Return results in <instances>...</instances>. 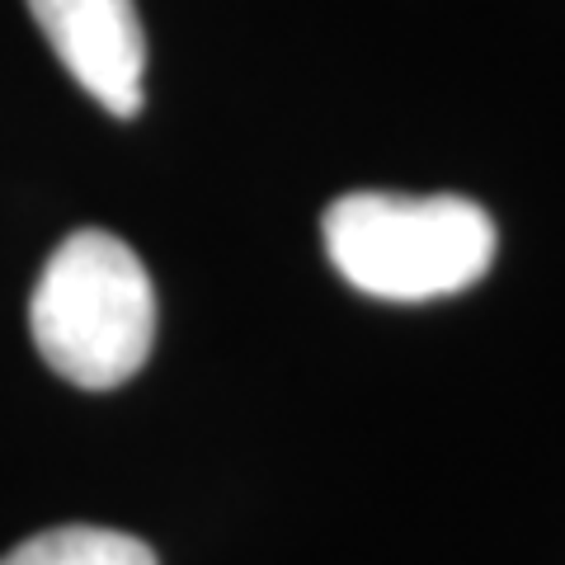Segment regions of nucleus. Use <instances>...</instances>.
I'll return each instance as SVG.
<instances>
[{"label": "nucleus", "instance_id": "7ed1b4c3", "mask_svg": "<svg viewBox=\"0 0 565 565\" xmlns=\"http://www.w3.org/2000/svg\"><path fill=\"white\" fill-rule=\"evenodd\" d=\"M29 10L85 95L114 118L141 114L147 33L137 20V0H29Z\"/></svg>", "mask_w": 565, "mask_h": 565}, {"label": "nucleus", "instance_id": "f257e3e1", "mask_svg": "<svg viewBox=\"0 0 565 565\" xmlns=\"http://www.w3.org/2000/svg\"><path fill=\"white\" fill-rule=\"evenodd\" d=\"M29 330L43 363L71 386H122L141 373L156 344V288L147 264L114 232H71L39 274Z\"/></svg>", "mask_w": 565, "mask_h": 565}, {"label": "nucleus", "instance_id": "f03ea898", "mask_svg": "<svg viewBox=\"0 0 565 565\" xmlns=\"http://www.w3.org/2000/svg\"><path fill=\"white\" fill-rule=\"evenodd\" d=\"M326 255L349 288L382 302H434L481 282L500 250L490 212L457 193H344L321 217Z\"/></svg>", "mask_w": 565, "mask_h": 565}, {"label": "nucleus", "instance_id": "20e7f679", "mask_svg": "<svg viewBox=\"0 0 565 565\" xmlns=\"http://www.w3.org/2000/svg\"><path fill=\"white\" fill-rule=\"evenodd\" d=\"M0 565H161L156 552L132 533H114V527H47L20 542Z\"/></svg>", "mask_w": 565, "mask_h": 565}]
</instances>
